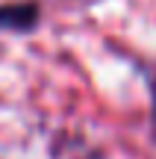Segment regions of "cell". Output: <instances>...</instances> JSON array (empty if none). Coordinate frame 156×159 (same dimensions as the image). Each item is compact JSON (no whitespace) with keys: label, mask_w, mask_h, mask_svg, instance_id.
<instances>
[{"label":"cell","mask_w":156,"mask_h":159,"mask_svg":"<svg viewBox=\"0 0 156 159\" xmlns=\"http://www.w3.org/2000/svg\"><path fill=\"white\" fill-rule=\"evenodd\" d=\"M41 24L38 0H6L0 3V33H33Z\"/></svg>","instance_id":"cell-1"},{"label":"cell","mask_w":156,"mask_h":159,"mask_svg":"<svg viewBox=\"0 0 156 159\" xmlns=\"http://www.w3.org/2000/svg\"><path fill=\"white\" fill-rule=\"evenodd\" d=\"M150 100H153V127H156V83H150Z\"/></svg>","instance_id":"cell-2"}]
</instances>
